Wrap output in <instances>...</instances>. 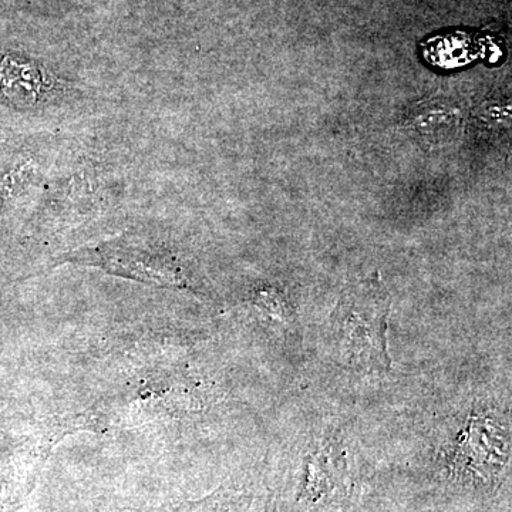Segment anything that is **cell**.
I'll use <instances>...</instances> for the list:
<instances>
[{
  "mask_svg": "<svg viewBox=\"0 0 512 512\" xmlns=\"http://www.w3.org/2000/svg\"><path fill=\"white\" fill-rule=\"evenodd\" d=\"M57 264L92 266L140 284L207 296L205 285L185 259L167 245L140 235L124 234L76 249L60 256Z\"/></svg>",
  "mask_w": 512,
  "mask_h": 512,
  "instance_id": "1",
  "label": "cell"
},
{
  "mask_svg": "<svg viewBox=\"0 0 512 512\" xmlns=\"http://www.w3.org/2000/svg\"><path fill=\"white\" fill-rule=\"evenodd\" d=\"M390 299L379 278L350 286L332 316L336 353L357 372L386 373L392 365L387 346Z\"/></svg>",
  "mask_w": 512,
  "mask_h": 512,
  "instance_id": "2",
  "label": "cell"
},
{
  "mask_svg": "<svg viewBox=\"0 0 512 512\" xmlns=\"http://www.w3.org/2000/svg\"><path fill=\"white\" fill-rule=\"evenodd\" d=\"M338 456V451L330 446L318 447L308 454L301 485V498L305 503H319L338 487L342 474Z\"/></svg>",
  "mask_w": 512,
  "mask_h": 512,
  "instance_id": "3",
  "label": "cell"
},
{
  "mask_svg": "<svg viewBox=\"0 0 512 512\" xmlns=\"http://www.w3.org/2000/svg\"><path fill=\"white\" fill-rule=\"evenodd\" d=\"M251 302L259 315L272 325L281 326V328L291 326V308L281 292L272 288L258 289L252 293Z\"/></svg>",
  "mask_w": 512,
  "mask_h": 512,
  "instance_id": "4",
  "label": "cell"
}]
</instances>
